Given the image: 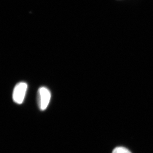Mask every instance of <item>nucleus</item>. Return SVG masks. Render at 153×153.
I'll list each match as a JSON object with an SVG mask.
<instances>
[{"mask_svg": "<svg viewBox=\"0 0 153 153\" xmlns=\"http://www.w3.org/2000/svg\"><path fill=\"white\" fill-rule=\"evenodd\" d=\"M112 153H131L127 149L123 147L116 148L113 151Z\"/></svg>", "mask_w": 153, "mask_h": 153, "instance_id": "7ed1b4c3", "label": "nucleus"}, {"mask_svg": "<svg viewBox=\"0 0 153 153\" xmlns=\"http://www.w3.org/2000/svg\"><path fill=\"white\" fill-rule=\"evenodd\" d=\"M51 94L49 89L41 87L38 91V106L41 111L47 109L51 99Z\"/></svg>", "mask_w": 153, "mask_h": 153, "instance_id": "f03ea898", "label": "nucleus"}, {"mask_svg": "<svg viewBox=\"0 0 153 153\" xmlns=\"http://www.w3.org/2000/svg\"><path fill=\"white\" fill-rule=\"evenodd\" d=\"M27 87V83L23 82H19L15 86L13 94V99L14 102L18 104L23 103Z\"/></svg>", "mask_w": 153, "mask_h": 153, "instance_id": "f257e3e1", "label": "nucleus"}]
</instances>
